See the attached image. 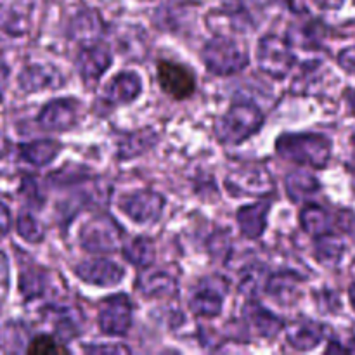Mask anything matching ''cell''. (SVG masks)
<instances>
[{
    "label": "cell",
    "instance_id": "1",
    "mask_svg": "<svg viewBox=\"0 0 355 355\" xmlns=\"http://www.w3.org/2000/svg\"><path fill=\"white\" fill-rule=\"evenodd\" d=\"M277 151L295 163L324 168L331 158V141L322 134H288L279 137Z\"/></svg>",
    "mask_w": 355,
    "mask_h": 355
},
{
    "label": "cell",
    "instance_id": "2",
    "mask_svg": "<svg viewBox=\"0 0 355 355\" xmlns=\"http://www.w3.org/2000/svg\"><path fill=\"white\" fill-rule=\"evenodd\" d=\"M203 61L211 73L232 75L248 66V51L231 37H215L205 45Z\"/></svg>",
    "mask_w": 355,
    "mask_h": 355
},
{
    "label": "cell",
    "instance_id": "3",
    "mask_svg": "<svg viewBox=\"0 0 355 355\" xmlns=\"http://www.w3.org/2000/svg\"><path fill=\"white\" fill-rule=\"evenodd\" d=\"M263 116L250 104H234L217 123V137L224 144H239L260 130Z\"/></svg>",
    "mask_w": 355,
    "mask_h": 355
},
{
    "label": "cell",
    "instance_id": "4",
    "mask_svg": "<svg viewBox=\"0 0 355 355\" xmlns=\"http://www.w3.org/2000/svg\"><path fill=\"white\" fill-rule=\"evenodd\" d=\"M257 59L260 69L276 80H283L295 64V54L288 42L276 35H267L259 42Z\"/></svg>",
    "mask_w": 355,
    "mask_h": 355
},
{
    "label": "cell",
    "instance_id": "5",
    "mask_svg": "<svg viewBox=\"0 0 355 355\" xmlns=\"http://www.w3.org/2000/svg\"><path fill=\"white\" fill-rule=\"evenodd\" d=\"M229 193L234 196H262L274 189L269 172L262 165H245L225 179Z\"/></svg>",
    "mask_w": 355,
    "mask_h": 355
},
{
    "label": "cell",
    "instance_id": "6",
    "mask_svg": "<svg viewBox=\"0 0 355 355\" xmlns=\"http://www.w3.org/2000/svg\"><path fill=\"white\" fill-rule=\"evenodd\" d=\"M132 324V305L125 295L106 298L99 311V326L111 336L127 335Z\"/></svg>",
    "mask_w": 355,
    "mask_h": 355
},
{
    "label": "cell",
    "instance_id": "7",
    "mask_svg": "<svg viewBox=\"0 0 355 355\" xmlns=\"http://www.w3.org/2000/svg\"><path fill=\"white\" fill-rule=\"evenodd\" d=\"M158 82L163 92L179 101L193 96L194 89H196L193 73L184 66L170 61L158 62Z\"/></svg>",
    "mask_w": 355,
    "mask_h": 355
},
{
    "label": "cell",
    "instance_id": "8",
    "mask_svg": "<svg viewBox=\"0 0 355 355\" xmlns=\"http://www.w3.org/2000/svg\"><path fill=\"white\" fill-rule=\"evenodd\" d=\"M163 207H165L163 198L153 191H139V193L123 198V201L120 203V210H123L132 220L139 222V224L158 220Z\"/></svg>",
    "mask_w": 355,
    "mask_h": 355
},
{
    "label": "cell",
    "instance_id": "9",
    "mask_svg": "<svg viewBox=\"0 0 355 355\" xmlns=\"http://www.w3.org/2000/svg\"><path fill=\"white\" fill-rule=\"evenodd\" d=\"M83 246L90 252H114L120 243V231L106 218L92 220L83 229Z\"/></svg>",
    "mask_w": 355,
    "mask_h": 355
},
{
    "label": "cell",
    "instance_id": "10",
    "mask_svg": "<svg viewBox=\"0 0 355 355\" xmlns=\"http://www.w3.org/2000/svg\"><path fill=\"white\" fill-rule=\"evenodd\" d=\"M125 270L118 263L106 259L87 260L76 267V276L82 277L85 283L97 286H116L125 276Z\"/></svg>",
    "mask_w": 355,
    "mask_h": 355
},
{
    "label": "cell",
    "instance_id": "11",
    "mask_svg": "<svg viewBox=\"0 0 355 355\" xmlns=\"http://www.w3.org/2000/svg\"><path fill=\"white\" fill-rule=\"evenodd\" d=\"M38 123L45 130H68L76 123V103L71 99H55L45 104L38 116Z\"/></svg>",
    "mask_w": 355,
    "mask_h": 355
},
{
    "label": "cell",
    "instance_id": "12",
    "mask_svg": "<svg viewBox=\"0 0 355 355\" xmlns=\"http://www.w3.org/2000/svg\"><path fill=\"white\" fill-rule=\"evenodd\" d=\"M142 90V82L137 73L125 71L114 76L106 85L103 94V101L111 107L118 104H130L139 97Z\"/></svg>",
    "mask_w": 355,
    "mask_h": 355
},
{
    "label": "cell",
    "instance_id": "13",
    "mask_svg": "<svg viewBox=\"0 0 355 355\" xmlns=\"http://www.w3.org/2000/svg\"><path fill=\"white\" fill-rule=\"evenodd\" d=\"M111 64V52L110 49L96 47L83 49L78 54V73L85 83H94L96 85L99 82L101 76L104 75Z\"/></svg>",
    "mask_w": 355,
    "mask_h": 355
},
{
    "label": "cell",
    "instance_id": "14",
    "mask_svg": "<svg viewBox=\"0 0 355 355\" xmlns=\"http://www.w3.org/2000/svg\"><path fill=\"white\" fill-rule=\"evenodd\" d=\"M324 338V326L314 321H298L290 326L286 340L293 349L307 350L315 349Z\"/></svg>",
    "mask_w": 355,
    "mask_h": 355
},
{
    "label": "cell",
    "instance_id": "15",
    "mask_svg": "<svg viewBox=\"0 0 355 355\" xmlns=\"http://www.w3.org/2000/svg\"><path fill=\"white\" fill-rule=\"evenodd\" d=\"M269 210V201H259V203L250 205V207H243L241 210L238 211V224L246 238L257 239L263 234Z\"/></svg>",
    "mask_w": 355,
    "mask_h": 355
},
{
    "label": "cell",
    "instance_id": "16",
    "mask_svg": "<svg viewBox=\"0 0 355 355\" xmlns=\"http://www.w3.org/2000/svg\"><path fill=\"white\" fill-rule=\"evenodd\" d=\"M19 83L24 90L58 89L62 85V76L54 66H30L21 73Z\"/></svg>",
    "mask_w": 355,
    "mask_h": 355
},
{
    "label": "cell",
    "instance_id": "17",
    "mask_svg": "<svg viewBox=\"0 0 355 355\" xmlns=\"http://www.w3.org/2000/svg\"><path fill=\"white\" fill-rule=\"evenodd\" d=\"M245 319H248L255 326L257 333L263 338H270V336L277 335V331L283 328V322L276 315H272L262 305L253 304V302L245 307Z\"/></svg>",
    "mask_w": 355,
    "mask_h": 355
},
{
    "label": "cell",
    "instance_id": "18",
    "mask_svg": "<svg viewBox=\"0 0 355 355\" xmlns=\"http://www.w3.org/2000/svg\"><path fill=\"white\" fill-rule=\"evenodd\" d=\"M343 253H345V243L340 236L333 234L331 231L318 236L315 255H318L319 262L324 263V266H336L342 260Z\"/></svg>",
    "mask_w": 355,
    "mask_h": 355
},
{
    "label": "cell",
    "instance_id": "19",
    "mask_svg": "<svg viewBox=\"0 0 355 355\" xmlns=\"http://www.w3.org/2000/svg\"><path fill=\"white\" fill-rule=\"evenodd\" d=\"M300 224L305 229V232L318 238V236L329 232L331 217L324 208L318 207V205H307L300 214Z\"/></svg>",
    "mask_w": 355,
    "mask_h": 355
},
{
    "label": "cell",
    "instance_id": "20",
    "mask_svg": "<svg viewBox=\"0 0 355 355\" xmlns=\"http://www.w3.org/2000/svg\"><path fill=\"white\" fill-rule=\"evenodd\" d=\"M321 189V184L312 173L293 172L286 179V191L293 201H302Z\"/></svg>",
    "mask_w": 355,
    "mask_h": 355
},
{
    "label": "cell",
    "instance_id": "21",
    "mask_svg": "<svg viewBox=\"0 0 355 355\" xmlns=\"http://www.w3.org/2000/svg\"><path fill=\"white\" fill-rule=\"evenodd\" d=\"M59 151H61V144L54 141H38L26 146H21V155H23V158H26V162L31 163V165L38 166L51 163L58 156Z\"/></svg>",
    "mask_w": 355,
    "mask_h": 355
},
{
    "label": "cell",
    "instance_id": "22",
    "mask_svg": "<svg viewBox=\"0 0 355 355\" xmlns=\"http://www.w3.org/2000/svg\"><path fill=\"white\" fill-rule=\"evenodd\" d=\"M222 295L217 293L211 288H203V290L196 291L189 302L191 311L196 315H207V318H215L220 314L222 311Z\"/></svg>",
    "mask_w": 355,
    "mask_h": 355
},
{
    "label": "cell",
    "instance_id": "23",
    "mask_svg": "<svg viewBox=\"0 0 355 355\" xmlns=\"http://www.w3.org/2000/svg\"><path fill=\"white\" fill-rule=\"evenodd\" d=\"M139 290L148 297H170L175 293V281L168 274H163L162 270H156L155 274L142 276L139 281Z\"/></svg>",
    "mask_w": 355,
    "mask_h": 355
},
{
    "label": "cell",
    "instance_id": "24",
    "mask_svg": "<svg viewBox=\"0 0 355 355\" xmlns=\"http://www.w3.org/2000/svg\"><path fill=\"white\" fill-rule=\"evenodd\" d=\"M297 277L290 274H277L267 283V293L272 295L279 304H290L297 295Z\"/></svg>",
    "mask_w": 355,
    "mask_h": 355
},
{
    "label": "cell",
    "instance_id": "25",
    "mask_svg": "<svg viewBox=\"0 0 355 355\" xmlns=\"http://www.w3.org/2000/svg\"><path fill=\"white\" fill-rule=\"evenodd\" d=\"M322 62L321 61H312L307 62V66L304 68V71H300V75L297 76L293 83V90L297 94H309L311 90H314V87L318 83H321L324 80V73H322Z\"/></svg>",
    "mask_w": 355,
    "mask_h": 355
},
{
    "label": "cell",
    "instance_id": "26",
    "mask_svg": "<svg viewBox=\"0 0 355 355\" xmlns=\"http://www.w3.org/2000/svg\"><path fill=\"white\" fill-rule=\"evenodd\" d=\"M123 253L128 262H132L137 267H146L155 259V246H153L149 239L137 238L123 250Z\"/></svg>",
    "mask_w": 355,
    "mask_h": 355
},
{
    "label": "cell",
    "instance_id": "27",
    "mask_svg": "<svg viewBox=\"0 0 355 355\" xmlns=\"http://www.w3.org/2000/svg\"><path fill=\"white\" fill-rule=\"evenodd\" d=\"M17 232H19L21 238H24L26 241L37 243L42 239L40 224L28 214H23L17 218Z\"/></svg>",
    "mask_w": 355,
    "mask_h": 355
},
{
    "label": "cell",
    "instance_id": "28",
    "mask_svg": "<svg viewBox=\"0 0 355 355\" xmlns=\"http://www.w3.org/2000/svg\"><path fill=\"white\" fill-rule=\"evenodd\" d=\"M30 354H52V352H68L64 347H59L54 338L49 335H38L33 342L28 345Z\"/></svg>",
    "mask_w": 355,
    "mask_h": 355
},
{
    "label": "cell",
    "instance_id": "29",
    "mask_svg": "<svg viewBox=\"0 0 355 355\" xmlns=\"http://www.w3.org/2000/svg\"><path fill=\"white\" fill-rule=\"evenodd\" d=\"M338 64L343 71L350 73V75H355V45L343 49V51L340 52Z\"/></svg>",
    "mask_w": 355,
    "mask_h": 355
},
{
    "label": "cell",
    "instance_id": "30",
    "mask_svg": "<svg viewBox=\"0 0 355 355\" xmlns=\"http://www.w3.org/2000/svg\"><path fill=\"white\" fill-rule=\"evenodd\" d=\"M335 224L342 232H352L355 229V214L352 210H340Z\"/></svg>",
    "mask_w": 355,
    "mask_h": 355
},
{
    "label": "cell",
    "instance_id": "31",
    "mask_svg": "<svg viewBox=\"0 0 355 355\" xmlns=\"http://www.w3.org/2000/svg\"><path fill=\"white\" fill-rule=\"evenodd\" d=\"M311 2L322 10H338L342 9L345 0H311Z\"/></svg>",
    "mask_w": 355,
    "mask_h": 355
},
{
    "label": "cell",
    "instance_id": "32",
    "mask_svg": "<svg viewBox=\"0 0 355 355\" xmlns=\"http://www.w3.org/2000/svg\"><path fill=\"white\" fill-rule=\"evenodd\" d=\"M10 229V214L9 210H7V207H3L2 203H0V238H3V236L9 232Z\"/></svg>",
    "mask_w": 355,
    "mask_h": 355
},
{
    "label": "cell",
    "instance_id": "33",
    "mask_svg": "<svg viewBox=\"0 0 355 355\" xmlns=\"http://www.w3.org/2000/svg\"><path fill=\"white\" fill-rule=\"evenodd\" d=\"M9 148H10L9 141H7L6 135H3L2 132H0V158L7 156V153H9Z\"/></svg>",
    "mask_w": 355,
    "mask_h": 355
},
{
    "label": "cell",
    "instance_id": "34",
    "mask_svg": "<svg viewBox=\"0 0 355 355\" xmlns=\"http://www.w3.org/2000/svg\"><path fill=\"white\" fill-rule=\"evenodd\" d=\"M347 101H349L350 111H352V113L355 114V89L349 90V94H347Z\"/></svg>",
    "mask_w": 355,
    "mask_h": 355
},
{
    "label": "cell",
    "instance_id": "35",
    "mask_svg": "<svg viewBox=\"0 0 355 355\" xmlns=\"http://www.w3.org/2000/svg\"><path fill=\"white\" fill-rule=\"evenodd\" d=\"M349 298H350V305H352V309L355 311V283L350 284V288H349Z\"/></svg>",
    "mask_w": 355,
    "mask_h": 355
},
{
    "label": "cell",
    "instance_id": "36",
    "mask_svg": "<svg viewBox=\"0 0 355 355\" xmlns=\"http://www.w3.org/2000/svg\"><path fill=\"white\" fill-rule=\"evenodd\" d=\"M255 2L260 3V6H267V3L277 2V0H255ZM284 2H286L290 7H293V0H284Z\"/></svg>",
    "mask_w": 355,
    "mask_h": 355
},
{
    "label": "cell",
    "instance_id": "37",
    "mask_svg": "<svg viewBox=\"0 0 355 355\" xmlns=\"http://www.w3.org/2000/svg\"><path fill=\"white\" fill-rule=\"evenodd\" d=\"M352 144H354V148H355V132H354V135H352Z\"/></svg>",
    "mask_w": 355,
    "mask_h": 355
}]
</instances>
